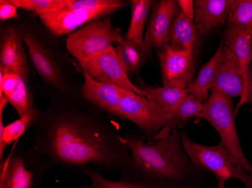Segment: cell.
Wrapping results in <instances>:
<instances>
[{
	"label": "cell",
	"mask_w": 252,
	"mask_h": 188,
	"mask_svg": "<svg viewBox=\"0 0 252 188\" xmlns=\"http://www.w3.org/2000/svg\"><path fill=\"white\" fill-rule=\"evenodd\" d=\"M97 109L79 94L51 97L32 126L29 150L42 172L53 167L83 172L90 166L126 172L131 156L123 135Z\"/></svg>",
	"instance_id": "obj_1"
},
{
	"label": "cell",
	"mask_w": 252,
	"mask_h": 188,
	"mask_svg": "<svg viewBox=\"0 0 252 188\" xmlns=\"http://www.w3.org/2000/svg\"><path fill=\"white\" fill-rule=\"evenodd\" d=\"M123 142L131 156L125 179L144 188H190L195 169L181 143L178 129L169 136L146 142L145 135L126 134Z\"/></svg>",
	"instance_id": "obj_2"
},
{
	"label": "cell",
	"mask_w": 252,
	"mask_h": 188,
	"mask_svg": "<svg viewBox=\"0 0 252 188\" xmlns=\"http://www.w3.org/2000/svg\"><path fill=\"white\" fill-rule=\"evenodd\" d=\"M32 13L21 14L17 20L28 58L42 86L52 96L79 95L70 73V60L58 45V38L45 29Z\"/></svg>",
	"instance_id": "obj_3"
},
{
	"label": "cell",
	"mask_w": 252,
	"mask_h": 188,
	"mask_svg": "<svg viewBox=\"0 0 252 188\" xmlns=\"http://www.w3.org/2000/svg\"><path fill=\"white\" fill-rule=\"evenodd\" d=\"M128 4L122 0H60L56 6L36 15L42 26L59 39L89 23L111 16Z\"/></svg>",
	"instance_id": "obj_4"
},
{
	"label": "cell",
	"mask_w": 252,
	"mask_h": 188,
	"mask_svg": "<svg viewBox=\"0 0 252 188\" xmlns=\"http://www.w3.org/2000/svg\"><path fill=\"white\" fill-rule=\"evenodd\" d=\"M236 115L232 98L219 92H211L209 100L204 103L203 110L196 118L206 120L212 124L220 135V143L230 153L234 162L252 174V165L245 156L238 138Z\"/></svg>",
	"instance_id": "obj_5"
},
{
	"label": "cell",
	"mask_w": 252,
	"mask_h": 188,
	"mask_svg": "<svg viewBox=\"0 0 252 188\" xmlns=\"http://www.w3.org/2000/svg\"><path fill=\"white\" fill-rule=\"evenodd\" d=\"M125 39L120 28L113 26L111 16L84 25L66 36L68 52L78 61H87L104 52L113 44H120Z\"/></svg>",
	"instance_id": "obj_6"
},
{
	"label": "cell",
	"mask_w": 252,
	"mask_h": 188,
	"mask_svg": "<svg viewBox=\"0 0 252 188\" xmlns=\"http://www.w3.org/2000/svg\"><path fill=\"white\" fill-rule=\"evenodd\" d=\"M181 139L188 158L198 167L213 172L217 179H223L225 182L235 179L245 183L247 180L249 172L234 162L221 143L215 146H205L192 141L185 133L181 134Z\"/></svg>",
	"instance_id": "obj_7"
},
{
	"label": "cell",
	"mask_w": 252,
	"mask_h": 188,
	"mask_svg": "<svg viewBox=\"0 0 252 188\" xmlns=\"http://www.w3.org/2000/svg\"><path fill=\"white\" fill-rule=\"evenodd\" d=\"M174 112L150 101L144 96L129 91L122 99L117 115L135 124L147 135L149 142H151Z\"/></svg>",
	"instance_id": "obj_8"
},
{
	"label": "cell",
	"mask_w": 252,
	"mask_h": 188,
	"mask_svg": "<svg viewBox=\"0 0 252 188\" xmlns=\"http://www.w3.org/2000/svg\"><path fill=\"white\" fill-rule=\"evenodd\" d=\"M211 92H219L230 98L240 97L236 114L242 106L252 103V87L243 76L238 58L225 45L221 63L211 87Z\"/></svg>",
	"instance_id": "obj_9"
},
{
	"label": "cell",
	"mask_w": 252,
	"mask_h": 188,
	"mask_svg": "<svg viewBox=\"0 0 252 188\" xmlns=\"http://www.w3.org/2000/svg\"><path fill=\"white\" fill-rule=\"evenodd\" d=\"M0 96H4L20 117L27 114L40 115L30 84V69H0Z\"/></svg>",
	"instance_id": "obj_10"
},
{
	"label": "cell",
	"mask_w": 252,
	"mask_h": 188,
	"mask_svg": "<svg viewBox=\"0 0 252 188\" xmlns=\"http://www.w3.org/2000/svg\"><path fill=\"white\" fill-rule=\"evenodd\" d=\"M82 71L97 81L114 84L143 96L138 87L133 84L117 54L115 47L110 46L104 52L79 63Z\"/></svg>",
	"instance_id": "obj_11"
},
{
	"label": "cell",
	"mask_w": 252,
	"mask_h": 188,
	"mask_svg": "<svg viewBox=\"0 0 252 188\" xmlns=\"http://www.w3.org/2000/svg\"><path fill=\"white\" fill-rule=\"evenodd\" d=\"M158 50L162 84L165 87L188 89L195 73V54L190 51L178 52L168 44Z\"/></svg>",
	"instance_id": "obj_12"
},
{
	"label": "cell",
	"mask_w": 252,
	"mask_h": 188,
	"mask_svg": "<svg viewBox=\"0 0 252 188\" xmlns=\"http://www.w3.org/2000/svg\"><path fill=\"white\" fill-rule=\"evenodd\" d=\"M36 173L43 172L30 151L16 148L0 162V188H32Z\"/></svg>",
	"instance_id": "obj_13"
},
{
	"label": "cell",
	"mask_w": 252,
	"mask_h": 188,
	"mask_svg": "<svg viewBox=\"0 0 252 188\" xmlns=\"http://www.w3.org/2000/svg\"><path fill=\"white\" fill-rule=\"evenodd\" d=\"M83 73V84L79 90L80 97L97 109L117 115L122 99L131 90L97 81L87 73Z\"/></svg>",
	"instance_id": "obj_14"
},
{
	"label": "cell",
	"mask_w": 252,
	"mask_h": 188,
	"mask_svg": "<svg viewBox=\"0 0 252 188\" xmlns=\"http://www.w3.org/2000/svg\"><path fill=\"white\" fill-rule=\"evenodd\" d=\"M28 52L16 23H1L0 69H29Z\"/></svg>",
	"instance_id": "obj_15"
},
{
	"label": "cell",
	"mask_w": 252,
	"mask_h": 188,
	"mask_svg": "<svg viewBox=\"0 0 252 188\" xmlns=\"http://www.w3.org/2000/svg\"><path fill=\"white\" fill-rule=\"evenodd\" d=\"M181 10L175 0L156 2L144 34V40L158 49L168 43L174 20Z\"/></svg>",
	"instance_id": "obj_16"
},
{
	"label": "cell",
	"mask_w": 252,
	"mask_h": 188,
	"mask_svg": "<svg viewBox=\"0 0 252 188\" xmlns=\"http://www.w3.org/2000/svg\"><path fill=\"white\" fill-rule=\"evenodd\" d=\"M233 0H196L195 19L198 33L209 36L226 23Z\"/></svg>",
	"instance_id": "obj_17"
},
{
	"label": "cell",
	"mask_w": 252,
	"mask_h": 188,
	"mask_svg": "<svg viewBox=\"0 0 252 188\" xmlns=\"http://www.w3.org/2000/svg\"><path fill=\"white\" fill-rule=\"evenodd\" d=\"M223 36V45L236 55L245 79L252 87V30L228 27Z\"/></svg>",
	"instance_id": "obj_18"
},
{
	"label": "cell",
	"mask_w": 252,
	"mask_h": 188,
	"mask_svg": "<svg viewBox=\"0 0 252 188\" xmlns=\"http://www.w3.org/2000/svg\"><path fill=\"white\" fill-rule=\"evenodd\" d=\"M115 49L126 74L131 77L151 59L154 47L144 40L137 42L125 38Z\"/></svg>",
	"instance_id": "obj_19"
},
{
	"label": "cell",
	"mask_w": 252,
	"mask_h": 188,
	"mask_svg": "<svg viewBox=\"0 0 252 188\" xmlns=\"http://www.w3.org/2000/svg\"><path fill=\"white\" fill-rule=\"evenodd\" d=\"M224 45L220 43L211 60L201 69L196 80L192 81L188 89L189 95L202 103L209 100L211 94V87L219 71L223 56Z\"/></svg>",
	"instance_id": "obj_20"
},
{
	"label": "cell",
	"mask_w": 252,
	"mask_h": 188,
	"mask_svg": "<svg viewBox=\"0 0 252 188\" xmlns=\"http://www.w3.org/2000/svg\"><path fill=\"white\" fill-rule=\"evenodd\" d=\"M198 34L194 21L188 19L180 11L171 27L168 45L175 51H190L195 53Z\"/></svg>",
	"instance_id": "obj_21"
},
{
	"label": "cell",
	"mask_w": 252,
	"mask_h": 188,
	"mask_svg": "<svg viewBox=\"0 0 252 188\" xmlns=\"http://www.w3.org/2000/svg\"><path fill=\"white\" fill-rule=\"evenodd\" d=\"M144 97L160 107L175 111L187 97L189 96L188 89L171 87H152L141 82L137 85Z\"/></svg>",
	"instance_id": "obj_22"
},
{
	"label": "cell",
	"mask_w": 252,
	"mask_h": 188,
	"mask_svg": "<svg viewBox=\"0 0 252 188\" xmlns=\"http://www.w3.org/2000/svg\"><path fill=\"white\" fill-rule=\"evenodd\" d=\"M204 104L196 100V99L189 95L180 104L173 115L168 120L165 127L158 132L151 142L161 138H167L171 135L175 129L182 124H186L188 119L191 117H196L203 110Z\"/></svg>",
	"instance_id": "obj_23"
},
{
	"label": "cell",
	"mask_w": 252,
	"mask_h": 188,
	"mask_svg": "<svg viewBox=\"0 0 252 188\" xmlns=\"http://www.w3.org/2000/svg\"><path fill=\"white\" fill-rule=\"evenodd\" d=\"M155 2L152 0H132L130 2L131 15L129 27L125 37L126 39L137 42L144 41L146 25Z\"/></svg>",
	"instance_id": "obj_24"
},
{
	"label": "cell",
	"mask_w": 252,
	"mask_h": 188,
	"mask_svg": "<svg viewBox=\"0 0 252 188\" xmlns=\"http://www.w3.org/2000/svg\"><path fill=\"white\" fill-rule=\"evenodd\" d=\"M42 114V113H41ZM40 115L27 114L4 126L2 115H0V161H3L4 151L7 145L15 142L26 132L30 126L33 125Z\"/></svg>",
	"instance_id": "obj_25"
},
{
	"label": "cell",
	"mask_w": 252,
	"mask_h": 188,
	"mask_svg": "<svg viewBox=\"0 0 252 188\" xmlns=\"http://www.w3.org/2000/svg\"><path fill=\"white\" fill-rule=\"evenodd\" d=\"M226 24L228 27L252 30V0H233Z\"/></svg>",
	"instance_id": "obj_26"
},
{
	"label": "cell",
	"mask_w": 252,
	"mask_h": 188,
	"mask_svg": "<svg viewBox=\"0 0 252 188\" xmlns=\"http://www.w3.org/2000/svg\"><path fill=\"white\" fill-rule=\"evenodd\" d=\"M83 173L91 179L90 186L84 188H144L126 179L121 181L109 180L96 169H86Z\"/></svg>",
	"instance_id": "obj_27"
},
{
	"label": "cell",
	"mask_w": 252,
	"mask_h": 188,
	"mask_svg": "<svg viewBox=\"0 0 252 188\" xmlns=\"http://www.w3.org/2000/svg\"><path fill=\"white\" fill-rule=\"evenodd\" d=\"M11 2L25 12L34 15L56 6L60 0H11Z\"/></svg>",
	"instance_id": "obj_28"
},
{
	"label": "cell",
	"mask_w": 252,
	"mask_h": 188,
	"mask_svg": "<svg viewBox=\"0 0 252 188\" xmlns=\"http://www.w3.org/2000/svg\"><path fill=\"white\" fill-rule=\"evenodd\" d=\"M18 8L11 2V0H0V21L1 23L10 20H18L20 15Z\"/></svg>",
	"instance_id": "obj_29"
},
{
	"label": "cell",
	"mask_w": 252,
	"mask_h": 188,
	"mask_svg": "<svg viewBox=\"0 0 252 188\" xmlns=\"http://www.w3.org/2000/svg\"><path fill=\"white\" fill-rule=\"evenodd\" d=\"M178 6L181 13L188 19L194 21L195 19V2L192 0H178Z\"/></svg>",
	"instance_id": "obj_30"
},
{
	"label": "cell",
	"mask_w": 252,
	"mask_h": 188,
	"mask_svg": "<svg viewBox=\"0 0 252 188\" xmlns=\"http://www.w3.org/2000/svg\"><path fill=\"white\" fill-rule=\"evenodd\" d=\"M8 103H9L8 100L4 96H0V115H2L4 108Z\"/></svg>",
	"instance_id": "obj_31"
},
{
	"label": "cell",
	"mask_w": 252,
	"mask_h": 188,
	"mask_svg": "<svg viewBox=\"0 0 252 188\" xmlns=\"http://www.w3.org/2000/svg\"><path fill=\"white\" fill-rule=\"evenodd\" d=\"M244 184L246 185V188H252V174L249 173L247 180Z\"/></svg>",
	"instance_id": "obj_32"
},
{
	"label": "cell",
	"mask_w": 252,
	"mask_h": 188,
	"mask_svg": "<svg viewBox=\"0 0 252 188\" xmlns=\"http://www.w3.org/2000/svg\"><path fill=\"white\" fill-rule=\"evenodd\" d=\"M218 180V188H225V181L223 179H217Z\"/></svg>",
	"instance_id": "obj_33"
},
{
	"label": "cell",
	"mask_w": 252,
	"mask_h": 188,
	"mask_svg": "<svg viewBox=\"0 0 252 188\" xmlns=\"http://www.w3.org/2000/svg\"><path fill=\"white\" fill-rule=\"evenodd\" d=\"M251 71L252 72V65H251Z\"/></svg>",
	"instance_id": "obj_34"
}]
</instances>
